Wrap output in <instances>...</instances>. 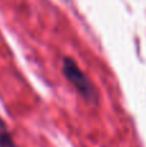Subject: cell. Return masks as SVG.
Wrapping results in <instances>:
<instances>
[{
  "label": "cell",
  "instance_id": "obj_1",
  "mask_svg": "<svg viewBox=\"0 0 146 147\" xmlns=\"http://www.w3.org/2000/svg\"><path fill=\"white\" fill-rule=\"evenodd\" d=\"M62 72H64L65 78L69 80V83L76 89V92L89 103H97L98 101V92L96 86L92 84V81L88 79L76 62L72 58H64L62 62Z\"/></svg>",
  "mask_w": 146,
  "mask_h": 147
},
{
  "label": "cell",
  "instance_id": "obj_2",
  "mask_svg": "<svg viewBox=\"0 0 146 147\" xmlns=\"http://www.w3.org/2000/svg\"><path fill=\"white\" fill-rule=\"evenodd\" d=\"M0 147H17L16 143L13 142L7 125L3 121L1 117H0Z\"/></svg>",
  "mask_w": 146,
  "mask_h": 147
}]
</instances>
